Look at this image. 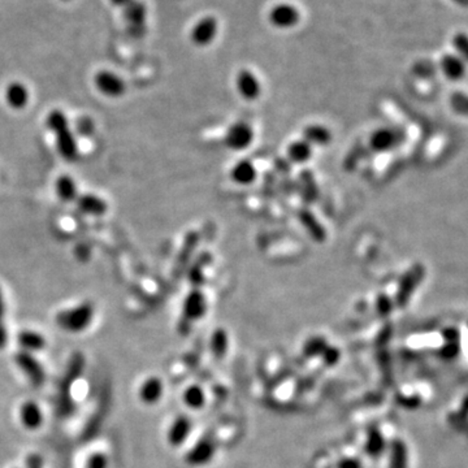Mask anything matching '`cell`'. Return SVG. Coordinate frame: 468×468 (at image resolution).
<instances>
[{
  "label": "cell",
  "instance_id": "3957f363",
  "mask_svg": "<svg viewBox=\"0 0 468 468\" xmlns=\"http://www.w3.org/2000/svg\"><path fill=\"white\" fill-rule=\"evenodd\" d=\"M85 368V358L82 354L76 353L73 354L72 359L69 361L67 367L65 377L61 381L60 393H59V412L60 415L68 416L73 412L74 403H73L72 397H71V386L73 383L80 377Z\"/></svg>",
  "mask_w": 468,
  "mask_h": 468
},
{
  "label": "cell",
  "instance_id": "4dcf8cb0",
  "mask_svg": "<svg viewBox=\"0 0 468 468\" xmlns=\"http://www.w3.org/2000/svg\"><path fill=\"white\" fill-rule=\"evenodd\" d=\"M19 344L24 348V351H39L46 346V339L36 331H23L19 333Z\"/></svg>",
  "mask_w": 468,
  "mask_h": 468
},
{
  "label": "cell",
  "instance_id": "603a6c76",
  "mask_svg": "<svg viewBox=\"0 0 468 468\" xmlns=\"http://www.w3.org/2000/svg\"><path fill=\"white\" fill-rule=\"evenodd\" d=\"M199 243V234L197 232H189L185 236V240L182 243L180 254L177 256V263H176V271L182 272L188 268V265L192 262V255Z\"/></svg>",
  "mask_w": 468,
  "mask_h": 468
},
{
  "label": "cell",
  "instance_id": "e575fe53",
  "mask_svg": "<svg viewBox=\"0 0 468 468\" xmlns=\"http://www.w3.org/2000/svg\"><path fill=\"white\" fill-rule=\"evenodd\" d=\"M394 300L393 298H390L388 294L385 293H379L376 296V300H375V309H376V312L380 317L383 319H386L392 315V312L394 310Z\"/></svg>",
  "mask_w": 468,
  "mask_h": 468
},
{
  "label": "cell",
  "instance_id": "d590c367",
  "mask_svg": "<svg viewBox=\"0 0 468 468\" xmlns=\"http://www.w3.org/2000/svg\"><path fill=\"white\" fill-rule=\"evenodd\" d=\"M453 47L456 48L458 56L466 61L468 58V39L465 33H458L453 38Z\"/></svg>",
  "mask_w": 468,
  "mask_h": 468
},
{
  "label": "cell",
  "instance_id": "f546056e",
  "mask_svg": "<svg viewBox=\"0 0 468 468\" xmlns=\"http://www.w3.org/2000/svg\"><path fill=\"white\" fill-rule=\"evenodd\" d=\"M55 189H56V194H58L59 199L61 202H65V203L74 202L78 197L77 183L68 175H64V176H60L58 179L56 183H55Z\"/></svg>",
  "mask_w": 468,
  "mask_h": 468
},
{
  "label": "cell",
  "instance_id": "d6a6232c",
  "mask_svg": "<svg viewBox=\"0 0 468 468\" xmlns=\"http://www.w3.org/2000/svg\"><path fill=\"white\" fill-rule=\"evenodd\" d=\"M185 405L192 410H199L205 405V393L199 385H192L183 392Z\"/></svg>",
  "mask_w": 468,
  "mask_h": 468
},
{
  "label": "cell",
  "instance_id": "c3c4849f",
  "mask_svg": "<svg viewBox=\"0 0 468 468\" xmlns=\"http://www.w3.org/2000/svg\"><path fill=\"white\" fill-rule=\"evenodd\" d=\"M61 1H71V0H61Z\"/></svg>",
  "mask_w": 468,
  "mask_h": 468
},
{
  "label": "cell",
  "instance_id": "5bb4252c",
  "mask_svg": "<svg viewBox=\"0 0 468 468\" xmlns=\"http://www.w3.org/2000/svg\"><path fill=\"white\" fill-rule=\"evenodd\" d=\"M236 87L238 94L249 102L256 100L262 93V85L256 78V76L249 69H242L237 73Z\"/></svg>",
  "mask_w": 468,
  "mask_h": 468
},
{
  "label": "cell",
  "instance_id": "8992f818",
  "mask_svg": "<svg viewBox=\"0 0 468 468\" xmlns=\"http://www.w3.org/2000/svg\"><path fill=\"white\" fill-rule=\"evenodd\" d=\"M207 300L201 289H192V291L185 297L182 304V323L185 325L192 324L197 320H201L207 312Z\"/></svg>",
  "mask_w": 468,
  "mask_h": 468
},
{
  "label": "cell",
  "instance_id": "83f0119b",
  "mask_svg": "<svg viewBox=\"0 0 468 468\" xmlns=\"http://www.w3.org/2000/svg\"><path fill=\"white\" fill-rule=\"evenodd\" d=\"M312 146L304 140H298L289 144L287 148V159L290 164H304L312 157Z\"/></svg>",
  "mask_w": 468,
  "mask_h": 468
},
{
  "label": "cell",
  "instance_id": "f6af8a7d",
  "mask_svg": "<svg viewBox=\"0 0 468 468\" xmlns=\"http://www.w3.org/2000/svg\"><path fill=\"white\" fill-rule=\"evenodd\" d=\"M27 468H42V458L36 454L27 458Z\"/></svg>",
  "mask_w": 468,
  "mask_h": 468
},
{
  "label": "cell",
  "instance_id": "30bf717a",
  "mask_svg": "<svg viewBox=\"0 0 468 468\" xmlns=\"http://www.w3.org/2000/svg\"><path fill=\"white\" fill-rule=\"evenodd\" d=\"M14 360L19 368L25 373V376L29 379L32 384L36 388L45 384V380H46L45 370L41 366V363L33 355H30V353L20 351L16 354Z\"/></svg>",
  "mask_w": 468,
  "mask_h": 468
},
{
  "label": "cell",
  "instance_id": "4316f807",
  "mask_svg": "<svg viewBox=\"0 0 468 468\" xmlns=\"http://www.w3.org/2000/svg\"><path fill=\"white\" fill-rule=\"evenodd\" d=\"M20 419L23 421L25 428L36 431L43 424V412L36 402L27 401L21 406Z\"/></svg>",
  "mask_w": 468,
  "mask_h": 468
},
{
  "label": "cell",
  "instance_id": "52a82bcc",
  "mask_svg": "<svg viewBox=\"0 0 468 468\" xmlns=\"http://www.w3.org/2000/svg\"><path fill=\"white\" fill-rule=\"evenodd\" d=\"M217 444L215 437L212 434H204L203 437L192 446L190 452L186 454V462L199 467L210 463L216 453Z\"/></svg>",
  "mask_w": 468,
  "mask_h": 468
},
{
  "label": "cell",
  "instance_id": "7dc6e473",
  "mask_svg": "<svg viewBox=\"0 0 468 468\" xmlns=\"http://www.w3.org/2000/svg\"><path fill=\"white\" fill-rule=\"evenodd\" d=\"M456 4H460V5H466L467 4L468 0H453Z\"/></svg>",
  "mask_w": 468,
  "mask_h": 468
},
{
  "label": "cell",
  "instance_id": "cb8c5ba5",
  "mask_svg": "<svg viewBox=\"0 0 468 468\" xmlns=\"http://www.w3.org/2000/svg\"><path fill=\"white\" fill-rule=\"evenodd\" d=\"M212 263V255L210 252H201L197 260L188 269V278L192 289H199L204 282V268Z\"/></svg>",
  "mask_w": 468,
  "mask_h": 468
},
{
  "label": "cell",
  "instance_id": "ee69618b",
  "mask_svg": "<svg viewBox=\"0 0 468 468\" xmlns=\"http://www.w3.org/2000/svg\"><path fill=\"white\" fill-rule=\"evenodd\" d=\"M275 168H276L278 173L281 175H288L290 172V163H289L288 159L287 157H282V159H277L275 161Z\"/></svg>",
  "mask_w": 468,
  "mask_h": 468
},
{
  "label": "cell",
  "instance_id": "d4e9b609",
  "mask_svg": "<svg viewBox=\"0 0 468 468\" xmlns=\"http://www.w3.org/2000/svg\"><path fill=\"white\" fill-rule=\"evenodd\" d=\"M332 133L322 124H311L303 129V140L311 146H328L332 142Z\"/></svg>",
  "mask_w": 468,
  "mask_h": 468
},
{
  "label": "cell",
  "instance_id": "ac0fdd59",
  "mask_svg": "<svg viewBox=\"0 0 468 468\" xmlns=\"http://www.w3.org/2000/svg\"><path fill=\"white\" fill-rule=\"evenodd\" d=\"M230 179L241 186H249L258 179V170L250 160H240L230 170Z\"/></svg>",
  "mask_w": 468,
  "mask_h": 468
},
{
  "label": "cell",
  "instance_id": "5b68a950",
  "mask_svg": "<svg viewBox=\"0 0 468 468\" xmlns=\"http://www.w3.org/2000/svg\"><path fill=\"white\" fill-rule=\"evenodd\" d=\"M122 10L128 32L135 38L144 36L147 21V5L144 0H131Z\"/></svg>",
  "mask_w": 468,
  "mask_h": 468
},
{
  "label": "cell",
  "instance_id": "836d02e7",
  "mask_svg": "<svg viewBox=\"0 0 468 468\" xmlns=\"http://www.w3.org/2000/svg\"><path fill=\"white\" fill-rule=\"evenodd\" d=\"M328 346V341L323 336H312L303 345V354L307 358L322 357L323 351Z\"/></svg>",
  "mask_w": 468,
  "mask_h": 468
},
{
  "label": "cell",
  "instance_id": "9c48e42d",
  "mask_svg": "<svg viewBox=\"0 0 468 468\" xmlns=\"http://www.w3.org/2000/svg\"><path fill=\"white\" fill-rule=\"evenodd\" d=\"M405 135L394 128H380L370 137L368 146L373 153H388L402 144Z\"/></svg>",
  "mask_w": 468,
  "mask_h": 468
},
{
  "label": "cell",
  "instance_id": "4fadbf2b",
  "mask_svg": "<svg viewBox=\"0 0 468 468\" xmlns=\"http://www.w3.org/2000/svg\"><path fill=\"white\" fill-rule=\"evenodd\" d=\"M217 36V20L214 16L202 17L192 26L190 39L198 47H205L212 43Z\"/></svg>",
  "mask_w": 468,
  "mask_h": 468
},
{
  "label": "cell",
  "instance_id": "d6986e66",
  "mask_svg": "<svg viewBox=\"0 0 468 468\" xmlns=\"http://www.w3.org/2000/svg\"><path fill=\"white\" fill-rule=\"evenodd\" d=\"M192 421L185 416V415H180L177 416L168 431V443L172 446H180L183 444L190 433H192Z\"/></svg>",
  "mask_w": 468,
  "mask_h": 468
},
{
  "label": "cell",
  "instance_id": "bcb514c9",
  "mask_svg": "<svg viewBox=\"0 0 468 468\" xmlns=\"http://www.w3.org/2000/svg\"><path fill=\"white\" fill-rule=\"evenodd\" d=\"M131 0H109V3L111 4H113V5H116V7H125L128 3H129Z\"/></svg>",
  "mask_w": 468,
  "mask_h": 468
},
{
  "label": "cell",
  "instance_id": "f1b7e54d",
  "mask_svg": "<svg viewBox=\"0 0 468 468\" xmlns=\"http://www.w3.org/2000/svg\"><path fill=\"white\" fill-rule=\"evenodd\" d=\"M163 390L164 388H163L161 380L157 377H150L141 386L140 397L144 403L154 405L160 401V398L163 396Z\"/></svg>",
  "mask_w": 468,
  "mask_h": 468
},
{
  "label": "cell",
  "instance_id": "b9f144b4",
  "mask_svg": "<svg viewBox=\"0 0 468 468\" xmlns=\"http://www.w3.org/2000/svg\"><path fill=\"white\" fill-rule=\"evenodd\" d=\"M337 468H363V463L357 456H345L337 462Z\"/></svg>",
  "mask_w": 468,
  "mask_h": 468
},
{
  "label": "cell",
  "instance_id": "1f68e13d",
  "mask_svg": "<svg viewBox=\"0 0 468 468\" xmlns=\"http://www.w3.org/2000/svg\"><path fill=\"white\" fill-rule=\"evenodd\" d=\"M210 348H211L212 354L219 359H221L227 355L229 348V337L225 329H223V328L215 329V332L211 336Z\"/></svg>",
  "mask_w": 468,
  "mask_h": 468
},
{
  "label": "cell",
  "instance_id": "ab89813d",
  "mask_svg": "<svg viewBox=\"0 0 468 468\" xmlns=\"http://www.w3.org/2000/svg\"><path fill=\"white\" fill-rule=\"evenodd\" d=\"M440 355L444 359H456L459 355V342H444L443 348H440Z\"/></svg>",
  "mask_w": 468,
  "mask_h": 468
},
{
  "label": "cell",
  "instance_id": "7c38bea8",
  "mask_svg": "<svg viewBox=\"0 0 468 468\" xmlns=\"http://www.w3.org/2000/svg\"><path fill=\"white\" fill-rule=\"evenodd\" d=\"M300 14L297 7L289 3L276 4L268 14L269 23L277 29H290L300 23Z\"/></svg>",
  "mask_w": 468,
  "mask_h": 468
},
{
  "label": "cell",
  "instance_id": "277c9868",
  "mask_svg": "<svg viewBox=\"0 0 468 468\" xmlns=\"http://www.w3.org/2000/svg\"><path fill=\"white\" fill-rule=\"evenodd\" d=\"M425 267L421 263H415L408 268V271L401 277L396 296H394V306L398 309L408 307L410 300L412 298L416 289L421 287V281L425 277Z\"/></svg>",
  "mask_w": 468,
  "mask_h": 468
},
{
  "label": "cell",
  "instance_id": "44dd1931",
  "mask_svg": "<svg viewBox=\"0 0 468 468\" xmlns=\"http://www.w3.org/2000/svg\"><path fill=\"white\" fill-rule=\"evenodd\" d=\"M5 102L12 109H23L29 103V90L23 82H11L5 87Z\"/></svg>",
  "mask_w": 468,
  "mask_h": 468
},
{
  "label": "cell",
  "instance_id": "f35d334b",
  "mask_svg": "<svg viewBox=\"0 0 468 468\" xmlns=\"http://www.w3.org/2000/svg\"><path fill=\"white\" fill-rule=\"evenodd\" d=\"M86 468H109V458L103 453H94L89 456Z\"/></svg>",
  "mask_w": 468,
  "mask_h": 468
},
{
  "label": "cell",
  "instance_id": "8d00e7d4",
  "mask_svg": "<svg viewBox=\"0 0 468 468\" xmlns=\"http://www.w3.org/2000/svg\"><path fill=\"white\" fill-rule=\"evenodd\" d=\"M4 316H5V303H4V298H3V291L0 288V350L5 348L7 345V328L4 324Z\"/></svg>",
  "mask_w": 468,
  "mask_h": 468
},
{
  "label": "cell",
  "instance_id": "6da1fadb",
  "mask_svg": "<svg viewBox=\"0 0 468 468\" xmlns=\"http://www.w3.org/2000/svg\"><path fill=\"white\" fill-rule=\"evenodd\" d=\"M46 125L49 132L55 134L56 148L61 157L68 161L76 160L78 156V144L74 134L69 129L67 115L60 109H54L48 113Z\"/></svg>",
  "mask_w": 468,
  "mask_h": 468
},
{
  "label": "cell",
  "instance_id": "7a4b0ae2",
  "mask_svg": "<svg viewBox=\"0 0 468 468\" xmlns=\"http://www.w3.org/2000/svg\"><path fill=\"white\" fill-rule=\"evenodd\" d=\"M93 319L94 306L90 302H84L69 310L59 312L56 315V324L67 332L80 333L90 326Z\"/></svg>",
  "mask_w": 468,
  "mask_h": 468
},
{
  "label": "cell",
  "instance_id": "60d3db41",
  "mask_svg": "<svg viewBox=\"0 0 468 468\" xmlns=\"http://www.w3.org/2000/svg\"><path fill=\"white\" fill-rule=\"evenodd\" d=\"M453 107L456 112H459L462 115L467 113V98L465 96L463 93H456V96L453 98Z\"/></svg>",
  "mask_w": 468,
  "mask_h": 468
},
{
  "label": "cell",
  "instance_id": "7402d4cb",
  "mask_svg": "<svg viewBox=\"0 0 468 468\" xmlns=\"http://www.w3.org/2000/svg\"><path fill=\"white\" fill-rule=\"evenodd\" d=\"M389 468H408V447L402 438H394L388 444Z\"/></svg>",
  "mask_w": 468,
  "mask_h": 468
},
{
  "label": "cell",
  "instance_id": "7bdbcfd3",
  "mask_svg": "<svg viewBox=\"0 0 468 468\" xmlns=\"http://www.w3.org/2000/svg\"><path fill=\"white\" fill-rule=\"evenodd\" d=\"M441 335H443V338H444V342H459L460 333H459V331H458L456 328H454V326L445 328Z\"/></svg>",
  "mask_w": 468,
  "mask_h": 468
},
{
  "label": "cell",
  "instance_id": "484cf974",
  "mask_svg": "<svg viewBox=\"0 0 468 468\" xmlns=\"http://www.w3.org/2000/svg\"><path fill=\"white\" fill-rule=\"evenodd\" d=\"M300 192L306 204L315 203L319 199V186L310 169H303L300 173Z\"/></svg>",
  "mask_w": 468,
  "mask_h": 468
},
{
  "label": "cell",
  "instance_id": "ba28073f",
  "mask_svg": "<svg viewBox=\"0 0 468 468\" xmlns=\"http://www.w3.org/2000/svg\"><path fill=\"white\" fill-rule=\"evenodd\" d=\"M254 141V131L247 122L238 121L229 126L225 133V146L234 151H243L252 146Z\"/></svg>",
  "mask_w": 468,
  "mask_h": 468
},
{
  "label": "cell",
  "instance_id": "2e32d148",
  "mask_svg": "<svg viewBox=\"0 0 468 468\" xmlns=\"http://www.w3.org/2000/svg\"><path fill=\"white\" fill-rule=\"evenodd\" d=\"M77 207L81 212L90 216H103L109 211V204L96 194H81L76 199Z\"/></svg>",
  "mask_w": 468,
  "mask_h": 468
},
{
  "label": "cell",
  "instance_id": "e0dca14e",
  "mask_svg": "<svg viewBox=\"0 0 468 468\" xmlns=\"http://www.w3.org/2000/svg\"><path fill=\"white\" fill-rule=\"evenodd\" d=\"M440 68L450 81H460L466 76V63L458 55L446 54L440 60Z\"/></svg>",
  "mask_w": 468,
  "mask_h": 468
},
{
  "label": "cell",
  "instance_id": "ffe728a7",
  "mask_svg": "<svg viewBox=\"0 0 468 468\" xmlns=\"http://www.w3.org/2000/svg\"><path fill=\"white\" fill-rule=\"evenodd\" d=\"M386 449H388V441L383 432L377 427L368 428L366 443H364V450L367 456H371L373 459H379L386 452Z\"/></svg>",
  "mask_w": 468,
  "mask_h": 468
},
{
  "label": "cell",
  "instance_id": "9a60e30c",
  "mask_svg": "<svg viewBox=\"0 0 468 468\" xmlns=\"http://www.w3.org/2000/svg\"><path fill=\"white\" fill-rule=\"evenodd\" d=\"M297 219L312 240L317 243H324L326 241V230L324 225L317 220V217L315 216V214L307 205L300 208Z\"/></svg>",
  "mask_w": 468,
  "mask_h": 468
},
{
  "label": "cell",
  "instance_id": "74e56055",
  "mask_svg": "<svg viewBox=\"0 0 468 468\" xmlns=\"http://www.w3.org/2000/svg\"><path fill=\"white\" fill-rule=\"evenodd\" d=\"M320 358L323 359V361H324L326 366H331V367H332V366H336L337 363L341 359V351H339V348H336V346L328 345L324 351H323V354H322Z\"/></svg>",
  "mask_w": 468,
  "mask_h": 468
},
{
  "label": "cell",
  "instance_id": "8fae6325",
  "mask_svg": "<svg viewBox=\"0 0 468 468\" xmlns=\"http://www.w3.org/2000/svg\"><path fill=\"white\" fill-rule=\"evenodd\" d=\"M96 87L109 98H120L126 90V85L119 74L111 71H100L94 77Z\"/></svg>",
  "mask_w": 468,
  "mask_h": 468
}]
</instances>
